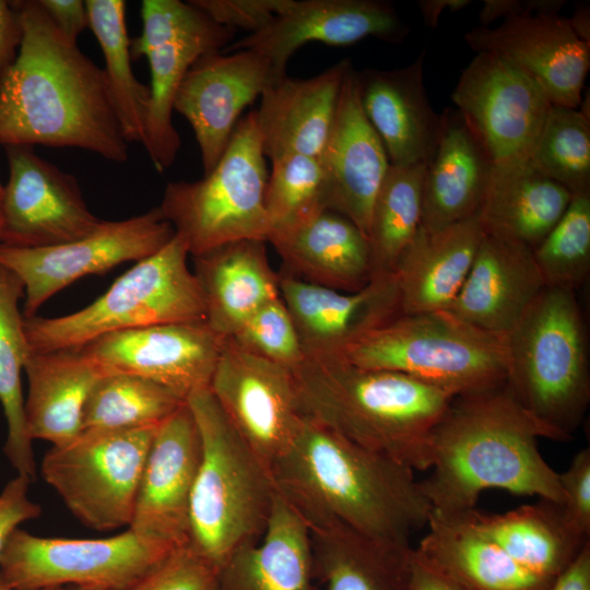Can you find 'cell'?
I'll return each instance as SVG.
<instances>
[{
  "mask_svg": "<svg viewBox=\"0 0 590 590\" xmlns=\"http://www.w3.org/2000/svg\"><path fill=\"white\" fill-rule=\"evenodd\" d=\"M319 161L327 179V210L349 219L368 238L373 205L390 163L364 114L357 71L352 63Z\"/></svg>",
  "mask_w": 590,
  "mask_h": 590,
  "instance_id": "23",
  "label": "cell"
},
{
  "mask_svg": "<svg viewBox=\"0 0 590 590\" xmlns=\"http://www.w3.org/2000/svg\"><path fill=\"white\" fill-rule=\"evenodd\" d=\"M589 8L578 7L571 19H567L571 28L580 39L590 44V20Z\"/></svg>",
  "mask_w": 590,
  "mask_h": 590,
  "instance_id": "55",
  "label": "cell"
},
{
  "mask_svg": "<svg viewBox=\"0 0 590 590\" xmlns=\"http://www.w3.org/2000/svg\"><path fill=\"white\" fill-rule=\"evenodd\" d=\"M22 39L19 12L12 1L0 0V80L16 58Z\"/></svg>",
  "mask_w": 590,
  "mask_h": 590,
  "instance_id": "51",
  "label": "cell"
},
{
  "mask_svg": "<svg viewBox=\"0 0 590 590\" xmlns=\"http://www.w3.org/2000/svg\"><path fill=\"white\" fill-rule=\"evenodd\" d=\"M9 178L3 186L0 244L40 248L95 232L94 215L70 173L39 156L31 145L4 146Z\"/></svg>",
  "mask_w": 590,
  "mask_h": 590,
  "instance_id": "16",
  "label": "cell"
},
{
  "mask_svg": "<svg viewBox=\"0 0 590 590\" xmlns=\"http://www.w3.org/2000/svg\"><path fill=\"white\" fill-rule=\"evenodd\" d=\"M440 117L423 182L421 227L433 231L477 215L494 165L456 108Z\"/></svg>",
  "mask_w": 590,
  "mask_h": 590,
  "instance_id": "30",
  "label": "cell"
},
{
  "mask_svg": "<svg viewBox=\"0 0 590 590\" xmlns=\"http://www.w3.org/2000/svg\"><path fill=\"white\" fill-rule=\"evenodd\" d=\"M263 240L228 243L192 256L206 324L221 338L233 337L262 305L280 297L279 273Z\"/></svg>",
  "mask_w": 590,
  "mask_h": 590,
  "instance_id": "29",
  "label": "cell"
},
{
  "mask_svg": "<svg viewBox=\"0 0 590 590\" xmlns=\"http://www.w3.org/2000/svg\"><path fill=\"white\" fill-rule=\"evenodd\" d=\"M187 403L201 437L191 493L188 544L219 569L268 527L275 488L270 470L232 426L209 387Z\"/></svg>",
  "mask_w": 590,
  "mask_h": 590,
  "instance_id": "5",
  "label": "cell"
},
{
  "mask_svg": "<svg viewBox=\"0 0 590 590\" xmlns=\"http://www.w3.org/2000/svg\"><path fill=\"white\" fill-rule=\"evenodd\" d=\"M24 371L27 433L60 446L83 430L87 399L104 373L80 349L30 353Z\"/></svg>",
  "mask_w": 590,
  "mask_h": 590,
  "instance_id": "32",
  "label": "cell"
},
{
  "mask_svg": "<svg viewBox=\"0 0 590 590\" xmlns=\"http://www.w3.org/2000/svg\"><path fill=\"white\" fill-rule=\"evenodd\" d=\"M173 551L129 528L103 539L45 538L17 528L0 558V573L20 590H131Z\"/></svg>",
  "mask_w": 590,
  "mask_h": 590,
  "instance_id": "12",
  "label": "cell"
},
{
  "mask_svg": "<svg viewBox=\"0 0 590 590\" xmlns=\"http://www.w3.org/2000/svg\"><path fill=\"white\" fill-rule=\"evenodd\" d=\"M473 517L480 528L511 559L543 578L553 580L578 555L589 539L577 535L566 523L559 504L539 499L504 514Z\"/></svg>",
  "mask_w": 590,
  "mask_h": 590,
  "instance_id": "36",
  "label": "cell"
},
{
  "mask_svg": "<svg viewBox=\"0 0 590 590\" xmlns=\"http://www.w3.org/2000/svg\"><path fill=\"white\" fill-rule=\"evenodd\" d=\"M533 256L546 286L576 291L586 282L590 271V191L571 196Z\"/></svg>",
  "mask_w": 590,
  "mask_h": 590,
  "instance_id": "43",
  "label": "cell"
},
{
  "mask_svg": "<svg viewBox=\"0 0 590 590\" xmlns=\"http://www.w3.org/2000/svg\"><path fill=\"white\" fill-rule=\"evenodd\" d=\"M12 2L22 39L0 80V146L78 148L125 163L129 143L103 68L58 32L37 0Z\"/></svg>",
  "mask_w": 590,
  "mask_h": 590,
  "instance_id": "1",
  "label": "cell"
},
{
  "mask_svg": "<svg viewBox=\"0 0 590 590\" xmlns=\"http://www.w3.org/2000/svg\"><path fill=\"white\" fill-rule=\"evenodd\" d=\"M220 590H321L309 530L278 493L262 538L220 569Z\"/></svg>",
  "mask_w": 590,
  "mask_h": 590,
  "instance_id": "34",
  "label": "cell"
},
{
  "mask_svg": "<svg viewBox=\"0 0 590 590\" xmlns=\"http://www.w3.org/2000/svg\"><path fill=\"white\" fill-rule=\"evenodd\" d=\"M174 236V227L156 206L126 220L104 221L92 234L66 244L40 248L0 244V266L22 281L23 316L31 317L72 282L104 273L122 262L148 258Z\"/></svg>",
  "mask_w": 590,
  "mask_h": 590,
  "instance_id": "13",
  "label": "cell"
},
{
  "mask_svg": "<svg viewBox=\"0 0 590 590\" xmlns=\"http://www.w3.org/2000/svg\"><path fill=\"white\" fill-rule=\"evenodd\" d=\"M63 587L61 588H50V589H44V590H61ZM0 590H20V589H16L14 587H12L4 578L3 576L1 575L0 573Z\"/></svg>",
  "mask_w": 590,
  "mask_h": 590,
  "instance_id": "56",
  "label": "cell"
},
{
  "mask_svg": "<svg viewBox=\"0 0 590 590\" xmlns=\"http://www.w3.org/2000/svg\"><path fill=\"white\" fill-rule=\"evenodd\" d=\"M88 28L104 56L103 68L113 103L128 143L145 142L150 86L140 82L131 67L130 40L123 0H86Z\"/></svg>",
  "mask_w": 590,
  "mask_h": 590,
  "instance_id": "38",
  "label": "cell"
},
{
  "mask_svg": "<svg viewBox=\"0 0 590 590\" xmlns=\"http://www.w3.org/2000/svg\"><path fill=\"white\" fill-rule=\"evenodd\" d=\"M425 51L394 70L357 72L365 116L379 135L390 165L428 164L437 146L440 115L433 109L423 81Z\"/></svg>",
  "mask_w": 590,
  "mask_h": 590,
  "instance_id": "25",
  "label": "cell"
},
{
  "mask_svg": "<svg viewBox=\"0 0 590 590\" xmlns=\"http://www.w3.org/2000/svg\"><path fill=\"white\" fill-rule=\"evenodd\" d=\"M350 64L349 59L341 60L305 80L284 75L263 91L255 111L266 157L321 155Z\"/></svg>",
  "mask_w": 590,
  "mask_h": 590,
  "instance_id": "26",
  "label": "cell"
},
{
  "mask_svg": "<svg viewBox=\"0 0 590 590\" xmlns=\"http://www.w3.org/2000/svg\"><path fill=\"white\" fill-rule=\"evenodd\" d=\"M271 162L264 193L269 237L327 210V179L319 157L288 154Z\"/></svg>",
  "mask_w": 590,
  "mask_h": 590,
  "instance_id": "42",
  "label": "cell"
},
{
  "mask_svg": "<svg viewBox=\"0 0 590 590\" xmlns=\"http://www.w3.org/2000/svg\"><path fill=\"white\" fill-rule=\"evenodd\" d=\"M545 286L531 248L484 232L467 280L447 311L506 335Z\"/></svg>",
  "mask_w": 590,
  "mask_h": 590,
  "instance_id": "24",
  "label": "cell"
},
{
  "mask_svg": "<svg viewBox=\"0 0 590 590\" xmlns=\"http://www.w3.org/2000/svg\"><path fill=\"white\" fill-rule=\"evenodd\" d=\"M224 340L205 321L161 323L110 332L80 350L104 375L140 377L187 400L210 386Z\"/></svg>",
  "mask_w": 590,
  "mask_h": 590,
  "instance_id": "17",
  "label": "cell"
},
{
  "mask_svg": "<svg viewBox=\"0 0 590 590\" xmlns=\"http://www.w3.org/2000/svg\"><path fill=\"white\" fill-rule=\"evenodd\" d=\"M563 492V514L568 527L579 536L590 535V449L576 453L569 467L558 473Z\"/></svg>",
  "mask_w": 590,
  "mask_h": 590,
  "instance_id": "47",
  "label": "cell"
},
{
  "mask_svg": "<svg viewBox=\"0 0 590 590\" xmlns=\"http://www.w3.org/2000/svg\"><path fill=\"white\" fill-rule=\"evenodd\" d=\"M541 437L557 440L505 384L453 398L429 435L430 473L420 481L433 511H471L481 493L492 488L563 505L558 472L538 447Z\"/></svg>",
  "mask_w": 590,
  "mask_h": 590,
  "instance_id": "3",
  "label": "cell"
},
{
  "mask_svg": "<svg viewBox=\"0 0 590 590\" xmlns=\"http://www.w3.org/2000/svg\"><path fill=\"white\" fill-rule=\"evenodd\" d=\"M186 400L150 380L123 374L104 375L93 388L83 414V429L157 426Z\"/></svg>",
  "mask_w": 590,
  "mask_h": 590,
  "instance_id": "40",
  "label": "cell"
},
{
  "mask_svg": "<svg viewBox=\"0 0 590 590\" xmlns=\"http://www.w3.org/2000/svg\"><path fill=\"white\" fill-rule=\"evenodd\" d=\"M426 166L388 167L373 205L368 232L374 274L392 273L421 227Z\"/></svg>",
  "mask_w": 590,
  "mask_h": 590,
  "instance_id": "39",
  "label": "cell"
},
{
  "mask_svg": "<svg viewBox=\"0 0 590 590\" xmlns=\"http://www.w3.org/2000/svg\"><path fill=\"white\" fill-rule=\"evenodd\" d=\"M280 296L297 330L305 357L335 358L358 339L401 315L394 273H376L353 293L279 273Z\"/></svg>",
  "mask_w": 590,
  "mask_h": 590,
  "instance_id": "22",
  "label": "cell"
},
{
  "mask_svg": "<svg viewBox=\"0 0 590 590\" xmlns=\"http://www.w3.org/2000/svg\"><path fill=\"white\" fill-rule=\"evenodd\" d=\"M58 32L69 42L75 43L88 27V14L82 0H37Z\"/></svg>",
  "mask_w": 590,
  "mask_h": 590,
  "instance_id": "49",
  "label": "cell"
},
{
  "mask_svg": "<svg viewBox=\"0 0 590 590\" xmlns=\"http://www.w3.org/2000/svg\"><path fill=\"white\" fill-rule=\"evenodd\" d=\"M335 358L401 373L453 398L503 386L508 368L506 335L479 329L449 311L401 314Z\"/></svg>",
  "mask_w": 590,
  "mask_h": 590,
  "instance_id": "7",
  "label": "cell"
},
{
  "mask_svg": "<svg viewBox=\"0 0 590 590\" xmlns=\"http://www.w3.org/2000/svg\"><path fill=\"white\" fill-rule=\"evenodd\" d=\"M209 388L241 439L271 470L303 420L292 370L225 339Z\"/></svg>",
  "mask_w": 590,
  "mask_h": 590,
  "instance_id": "15",
  "label": "cell"
},
{
  "mask_svg": "<svg viewBox=\"0 0 590 590\" xmlns=\"http://www.w3.org/2000/svg\"><path fill=\"white\" fill-rule=\"evenodd\" d=\"M292 373L302 415L414 471L428 470L429 435L451 394L341 358L305 357Z\"/></svg>",
  "mask_w": 590,
  "mask_h": 590,
  "instance_id": "4",
  "label": "cell"
},
{
  "mask_svg": "<svg viewBox=\"0 0 590 590\" xmlns=\"http://www.w3.org/2000/svg\"><path fill=\"white\" fill-rule=\"evenodd\" d=\"M281 272L319 286L353 293L374 276L367 236L349 219L324 210L298 226L269 237Z\"/></svg>",
  "mask_w": 590,
  "mask_h": 590,
  "instance_id": "27",
  "label": "cell"
},
{
  "mask_svg": "<svg viewBox=\"0 0 590 590\" xmlns=\"http://www.w3.org/2000/svg\"><path fill=\"white\" fill-rule=\"evenodd\" d=\"M564 3L562 0H485L479 13L480 26L489 27L496 20L514 15L558 13Z\"/></svg>",
  "mask_w": 590,
  "mask_h": 590,
  "instance_id": "50",
  "label": "cell"
},
{
  "mask_svg": "<svg viewBox=\"0 0 590 590\" xmlns=\"http://www.w3.org/2000/svg\"><path fill=\"white\" fill-rule=\"evenodd\" d=\"M409 26L394 7L379 0H294L293 5L258 32L232 42L224 52L252 50L264 57L280 79L303 45L319 42L346 46L373 36L401 43Z\"/></svg>",
  "mask_w": 590,
  "mask_h": 590,
  "instance_id": "21",
  "label": "cell"
},
{
  "mask_svg": "<svg viewBox=\"0 0 590 590\" xmlns=\"http://www.w3.org/2000/svg\"><path fill=\"white\" fill-rule=\"evenodd\" d=\"M529 161L571 194L590 191L589 111L552 104Z\"/></svg>",
  "mask_w": 590,
  "mask_h": 590,
  "instance_id": "41",
  "label": "cell"
},
{
  "mask_svg": "<svg viewBox=\"0 0 590 590\" xmlns=\"http://www.w3.org/2000/svg\"><path fill=\"white\" fill-rule=\"evenodd\" d=\"M410 590H467L416 554L413 547Z\"/></svg>",
  "mask_w": 590,
  "mask_h": 590,
  "instance_id": "52",
  "label": "cell"
},
{
  "mask_svg": "<svg viewBox=\"0 0 590 590\" xmlns=\"http://www.w3.org/2000/svg\"><path fill=\"white\" fill-rule=\"evenodd\" d=\"M201 452L199 428L186 400L156 427L128 527L135 535L169 550L188 544Z\"/></svg>",
  "mask_w": 590,
  "mask_h": 590,
  "instance_id": "18",
  "label": "cell"
},
{
  "mask_svg": "<svg viewBox=\"0 0 590 590\" xmlns=\"http://www.w3.org/2000/svg\"><path fill=\"white\" fill-rule=\"evenodd\" d=\"M279 78L252 50L214 51L200 57L181 81L174 110L190 123L204 175L222 157L241 111Z\"/></svg>",
  "mask_w": 590,
  "mask_h": 590,
  "instance_id": "19",
  "label": "cell"
},
{
  "mask_svg": "<svg viewBox=\"0 0 590 590\" xmlns=\"http://www.w3.org/2000/svg\"><path fill=\"white\" fill-rule=\"evenodd\" d=\"M142 30L130 40L132 59L145 57L151 73L150 108L143 144L160 173L170 167L180 149L173 123L174 101L191 66L203 55L223 51L235 32L211 20L190 1L143 0Z\"/></svg>",
  "mask_w": 590,
  "mask_h": 590,
  "instance_id": "11",
  "label": "cell"
},
{
  "mask_svg": "<svg viewBox=\"0 0 590 590\" xmlns=\"http://www.w3.org/2000/svg\"><path fill=\"white\" fill-rule=\"evenodd\" d=\"M451 99L494 165L529 158L552 106L531 76L491 52H476Z\"/></svg>",
  "mask_w": 590,
  "mask_h": 590,
  "instance_id": "14",
  "label": "cell"
},
{
  "mask_svg": "<svg viewBox=\"0 0 590 590\" xmlns=\"http://www.w3.org/2000/svg\"><path fill=\"white\" fill-rule=\"evenodd\" d=\"M505 386L557 441L570 439L590 402L585 322L576 291L545 286L506 334Z\"/></svg>",
  "mask_w": 590,
  "mask_h": 590,
  "instance_id": "6",
  "label": "cell"
},
{
  "mask_svg": "<svg viewBox=\"0 0 590 590\" xmlns=\"http://www.w3.org/2000/svg\"><path fill=\"white\" fill-rule=\"evenodd\" d=\"M464 40L475 52L497 55L531 76L554 105L578 108L590 68V44L557 13L509 16L496 27H474Z\"/></svg>",
  "mask_w": 590,
  "mask_h": 590,
  "instance_id": "20",
  "label": "cell"
},
{
  "mask_svg": "<svg viewBox=\"0 0 590 590\" xmlns=\"http://www.w3.org/2000/svg\"><path fill=\"white\" fill-rule=\"evenodd\" d=\"M268 176L256 111L251 110L236 125L215 167L196 181L168 182L158 208L191 257L233 241H267Z\"/></svg>",
  "mask_w": 590,
  "mask_h": 590,
  "instance_id": "9",
  "label": "cell"
},
{
  "mask_svg": "<svg viewBox=\"0 0 590 590\" xmlns=\"http://www.w3.org/2000/svg\"><path fill=\"white\" fill-rule=\"evenodd\" d=\"M131 590H220V569L186 544L174 550Z\"/></svg>",
  "mask_w": 590,
  "mask_h": 590,
  "instance_id": "45",
  "label": "cell"
},
{
  "mask_svg": "<svg viewBox=\"0 0 590 590\" xmlns=\"http://www.w3.org/2000/svg\"><path fill=\"white\" fill-rule=\"evenodd\" d=\"M470 3L471 0H420L417 5L425 25L435 27L444 11H459Z\"/></svg>",
  "mask_w": 590,
  "mask_h": 590,
  "instance_id": "54",
  "label": "cell"
},
{
  "mask_svg": "<svg viewBox=\"0 0 590 590\" xmlns=\"http://www.w3.org/2000/svg\"><path fill=\"white\" fill-rule=\"evenodd\" d=\"M31 483L28 479L16 474L0 493V558L10 536L20 524L42 515V507L28 497Z\"/></svg>",
  "mask_w": 590,
  "mask_h": 590,
  "instance_id": "48",
  "label": "cell"
},
{
  "mask_svg": "<svg viewBox=\"0 0 590 590\" xmlns=\"http://www.w3.org/2000/svg\"><path fill=\"white\" fill-rule=\"evenodd\" d=\"M308 530L324 590H410L411 544L374 540L340 524Z\"/></svg>",
  "mask_w": 590,
  "mask_h": 590,
  "instance_id": "35",
  "label": "cell"
},
{
  "mask_svg": "<svg viewBox=\"0 0 590 590\" xmlns=\"http://www.w3.org/2000/svg\"><path fill=\"white\" fill-rule=\"evenodd\" d=\"M23 295L24 285L19 276L0 266V404L8 426L3 452L17 475L34 482L36 463L21 380L31 353L19 309Z\"/></svg>",
  "mask_w": 590,
  "mask_h": 590,
  "instance_id": "37",
  "label": "cell"
},
{
  "mask_svg": "<svg viewBox=\"0 0 590 590\" xmlns=\"http://www.w3.org/2000/svg\"><path fill=\"white\" fill-rule=\"evenodd\" d=\"M473 510L433 511L416 554L467 590H545L552 580L511 559L480 528Z\"/></svg>",
  "mask_w": 590,
  "mask_h": 590,
  "instance_id": "31",
  "label": "cell"
},
{
  "mask_svg": "<svg viewBox=\"0 0 590 590\" xmlns=\"http://www.w3.org/2000/svg\"><path fill=\"white\" fill-rule=\"evenodd\" d=\"M61 590H95V589H87V588L68 586V587H63Z\"/></svg>",
  "mask_w": 590,
  "mask_h": 590,
  "instance_id": "58",
  "label": "cell"
},
{
  "mask_svg": "<svg viewBox=\"0 0 590 590\" xmlns=\"http://www.w3.org/2000/svg\"><path fill=\"white\" fill-rule=\"evenodd\" d=\"M219 25L249 34L263 28L287 11L294 0H189Z\"/></svg>",
  "mask_w": 590,
  "mask_h": 590,
  "instance_id": "46",
  "label": "cell"
},
{
  "mask_svg": "<svg viewBox=\"0 0 590 590\" xmlns=\"http://www.w3.org/2000/svg\"><path fill=\"white\" fill-rule=\"evenodd\" d=\"M157 426L83 429L71 441L51 446L43 458L42 476L85 527H129Z\"/></svg>",
  "mask_w": 590,
  "mask_h": 590,
  "instance_id": "10",
  "label": "cell"
},
{
  "mask_svg": "<svg viewBox=\"0 0 590 590\" xmlns=\"http://www.w3.org/2000/svg\"><path fill=\"white\" fill-rule=\"evenodd\" d=\"M484 229L477 215L440 229L420 227L394 267L400 311H447L473 264Z\"/></svg>",
  "mask_w": 590,
  "mask_h": 590,
  "instance_id": "28",
  "label": "cell"
},
{
  "mask_svg": "<svg viewBox=\"0 0 590 590\" xmlns=\"http://www.w3.org/2000/svg\"><path fill=\"white\" fill-rule=\"evenodd\" d=\"M270 472L275 492L308 529L340 524L410 544L433 514L414 470L304 415Z\"/></svg>",
  "mask_w": 590,
  "mask_h": 590,
  "instance_id": "2",
  "label": "cell"
},
{
  "mask_svg": "<svg viewBox=\"0 0 590 590\" xmlns=\"http://www.w3.org/2000/svg\"><path fill=\"white\" fill-rule=\"evenodd\" d=\"M175 236L135 263L88 306L56 318L23 316L32 352L80 349L110 332L161 323L205 321L202 294Z\"/></svg>",
  "mask_w": 590,
  "mask_h": 590,
  "instance_id": "8",
  "label": "cell"
},
{
  "mask_svg": "<svg viewBox=\"0 0 590 590\" xmlns=\"http://www.w3.org/2000/svg\"><path fill=\"white\" fill-rule=\"evenodd\" d=\"M244 350L291 370L305 358L292 316L281 296L257 309L231 338Z\"/></svg>",
  "mask_w": 590,
  "mask_h": 590,
  "instance_id": "44",
  "label": "cell"
},
{
  "mask_svg": "<svg viewBox=\"0 0 590 590\" xmlns=\"http://www.w3.org/2000/svg\"><path fill=\"white\" fill-rule=\"evenodd\" d=\"M2 198H3V185L0 181V232L2 225Z\"/></svg>",
  "mask_w": 590,
  "mask_h": 590,
  "instance_id": "57",
  "label": "cell"
},
{
  "mask_svg": "<svg viewBox=\"0 0 590 590\" xmlns=\"http://www.w3.org/2000/svg\"><path fill=\"white\" fill-rule=\"evenodd\" d=\"M545 590H590V542Z\"/></svg>",
  "mask_w": 590,
  "mask_h": 590,
  "instance_id": "53",
  "label": "cell"
},
{
  "mask_svg": "<svg viewBox=\"0 0 590 590\" xmlns=\"http://www.w3.org/2000/svg\"><path fill=\"white\" fill-rule=\"evenodd\" d=\"M571 196L529 158L495 164L477 217L485 233L533 250L560 219Z\"/></svg>",
  "mask_w": 590,
  "mask_h": 590,
  "instance_id": "33",
  "label": "cell"
}]
</instances>
